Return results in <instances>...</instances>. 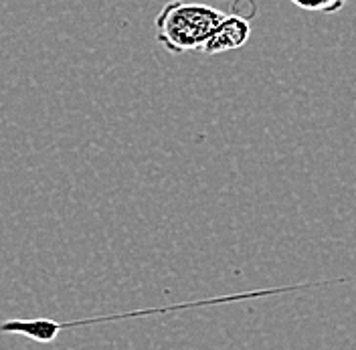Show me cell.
Instances as JSON below:
<instances>
[{
	"label": "cell",
	"mask_w": 356,
	"mask_h": 350,
	"mask_svg": "<svg viewBox=\"0 0 356 350\" xmlns=\"http://www.w3.org/2000/svg\"><path fill=\"white\" fill-rule=\"evenodd\" d=\"M291 4H296L302 10L308 13H322V15H334L340 13L348 0H289Z\"/></svg>",
	"instance_id": "3957f363"
},
{
	"label": "cell",
	"mask_w": 356,
	"mask_h": 350,
	"mask_svg": "<svg viewBox=\"0 0 356 350\" xmlns=\"http://www.w3.org/2000/svg\"><path fill=\"white\" fill-rule=\"evenodd\" d=\"M249 37H251V24L247 17H241L237 13L225 15L222 21L211 33V37L200 47V53L221 55L227 51H235L249 43Z\"/></svg>",
	"instance_id": "7a4b0ae2"
},
{
	"label": "cell",
	"mask_w": 356,
	"mask_h": 350,
	"mask_svg": "<svg viewBox=\"0 0 356 350\" xmlns=\"http://www.w3.org/2000/svg\"><path fill=\"white\" fill-rule=\"evenodd\" d=\"M225 13L202 2L170 0L156 17V43L172 55L200 51Z\"/></svg>",
	"instance_id": "6da1fadb"
}]
</instances>
